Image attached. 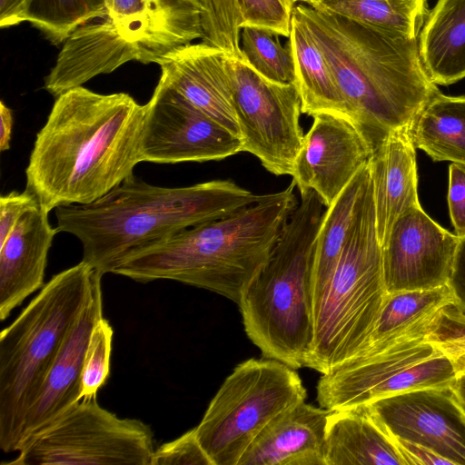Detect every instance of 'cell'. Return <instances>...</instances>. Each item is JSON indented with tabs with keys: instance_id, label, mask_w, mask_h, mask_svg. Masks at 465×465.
Listing matches in <instances>:
<instances>
[{
	"instance_id": "obj_39",
	"label": "cell",
	"mask_w": 465,
	"mask_h": 465,
	"mask_svg": "<svg viewBox=\"0 0 465 465\" xmlns=\"http://www.w3.org/2000/svg\"><path fill=\"white\" fill-rule=\"evenodd\" d=\"M393 440L406 465L450 464L449 460L423 446L397 438H393Z\"/></svg>"
},
{
	"instance_id": "obj_16",
	"label": "cell",
	"mask_w": 465,
	"mask_h": 465,
	"mask_svg": "<svg viewBox=\"0 0 465 465\" xmlns=\"http://www.w3.org/2000/svg\"><path fill=\"white\" fill-rule=\"evenodd\" d=\"M102 277L97 272L84 309L65 337L36 400L26 412L18 449L80 401L85 351L95 323L103 317Z\"/></svg>"
},
{
	"instance_id": "obj_22",
	"label": "cell",
	"mask_w": 465,
	"mask_h": 465,
	"mask_svg": "<svg viewBox=\"0 0 465 465\" xmlns=\"http://www.w3.org/2000/svg\"><path fill=\"white\" fill-rule=\"evenodd\" d=\"M327 465H406L393 438L366 406L331 411L326 425Z\"/></svg>"
},
{
	"instance_id": "obj_2",
	"label": "cell",
	"mask_w": 465,
	"mask_h": 465,
	"mask_svg": "<svg viewBox=\"0 0 465 465\" xmlns=\"http://www.w3.org/2000/svg\"><path fill=\"white\" fill-rule=\"evenodd\" d=\"M294 14L323 54L352 121L373 150L410 127L439 91L421 63L419 42L305 4Z\"/></svg>"
},
{
	"instance_id": "obj_10",
	"label": "cell",
	"mask_w": 465,
	"mask_h": 465,
	"mask_svg": "<svg viewBox=\"0 0 465 465\" xmlns=\"http://www.w3.org/2000/svg\"><path fill=\"white\" fill-rule=\"evenodd\" d=\"M242 152L275 175H292L303 142L302 98L297 84L268 80L244 59L227 56Z\"/></svg>"
},
{
	"instance_id": "obj_43",
	"label": "cell",
	"mask_w": 465,
	"mask_h": 465,
	"mask_svg": "<svg viewBox=\"0 0 465 465\" xmlns=\"http://www.w3.org/2000/svg\"><path fill=\"white\" fill-rule=\"evenodd\" d=\"M292 3L294 5L295 3H301V4H305V5H309L312 0H291Z\"/></svg>"
},
{
	"instance_id": "obj_31",
	"label": "cell",
	"mask_w": 465,
	"mask_h": 465,
	"mask_svg": "<svg viewBox=\"0 0 465 465\" xmlns=\"http://www.w3.org/2000/svg\"><path fill=\"white\" fill-rule=\"evenodd\" d=\"M203 9V43L243 59L240 45L241 15L236 0H200Z\"/></svg>"
},
{
	"instance_id": "obj_3",
	"label": "cell",
	"mask_w": 465,
	"mask_h": 465,
	"mask_svg": "<svg viewBox=\"0 0 465 465\" xmlns=\"http://www.w3.org/2000/svg\"><path fill=\"white\" fill-rule=\"evenodd\" d=\"M262 197L231 180L163 187L132 174L95 202L60 206L54 215L58 231L81 242L82 261L104 275L134 252Z\"/></svg>"
},
{
	"instance_id": "obj_17",
	"label": "cell",
	"mask_w": 465,
	"mask_h": 465,
	"mask_svg": "<svg viewBox=\"0 0 465 465\" xmlns=\"http://www.w3.org/2000/svg\"><path fill=\"white\" fill-rule=\"evenodd\" d=\"M227 56L224 51L205 43L185 45L159 64L160 80L241 138Z\"/></svg>"
},
{
	"instance_id": "obj_19",
	"label": "cell",
	"mask_w": 465,
	"mask_h": 465,
	"mask_svg": "<svg viewBox=\"0 0 465 465\" xmlns=\"http://www.w3.org/2000/svg\"><path fill=\"white\" fill-rule=\"evenodd\" d=\"M330 411L305 401L282 411L259 433L238 465H327Z\"/></svg>"
},
{
	"instance_id": "obj_36",
	"label": "cell",
	"mask_w": 465,
	"mask_h": 465,
	"mask_svg": "<svg viewBox=\"0 0 465 465\" xmlns=\"http://www.w3.org/2000/svg\"><path fill=\"white\" fill-rule=\"evenodd\" d=\"M40 205L36 196L25 189L12 191L0 197V245L7 239L20 218L31 209Z\"/></svg>"
},
{
	"instance_id": "obj_35",
	"label": "cell",
	"mask_w": 465,
	"mask_h": 465,
	"mask_svg": "<svg viewBox=\"0 0 465 465\" xmlns=\"http://www.w3.org/2000/svg\"><path fill=\"white\" fill-rule=\"evenodd\" d=\"M213 465L197 437L196 427L154 450L151 465Z\"/></svg>"
},
{
	"instance_id": "obj_41",
	"label": "cell",
	"mask_w": 465,
	"mask_h": 465,
	"mask_svg": "<svg viewBox=\"0 0 465 465\" xmlns=\"http://www.w3.org/2000/svg\"><path fill=\"white\" fill-rule=\"evenodd\" d=\"M14 124L12 110L3 102L0 103V150L7 151L10 148V141Z\"/></svg>"
},
{
	"instance_id": "obj_27",
	"label": "cell",
	"mask_w": 465,
	"mask_h": 465,
	"mask_svg": "<svg viewBox=\"0 0 465 465\" xmlns=\"http://www.w3.org/2000/svg\"><path fill=\"white\" fill-rule=\"evenodd\" d=\"M307 5L406 39L419 37L429 13L426 0H312Z\"/></svg>"
},
{
	"instance_id": "obj_24",
	"label": "cell",
	"mask_w": 465,
	"mask_h": 465,
	"mask_svg": "<svg viewBox=\"0 0 465 465\" xmlns=\"http://www.w3.org/2000/svg\"><path fill=\"white\" fill-rule=\"evenodd\" d=\"M415 148L433 161L465 167V96L440 90L426 103L409 127Z\"/></svg>"
},
{
	"instance_id": "obj_30",
	"label": "cell",
	"mask_w": 465,
	"mask_h": 465,
	"mask_svg": "<svg viewBox=\"0 0 465 465\" xmlns=\"http://www.w3.org/2000/svg\"><path fill=\"white\" fill-rule=\"evenodd\" d=\"M241 49L245 62L258 74L279 84H297L290 45L283 46L279 34L271 30L241 28Z\"/></svg>"
},
{
	"instance_id": "obj_6",
	"label": "cell",
	"mask_w": 465,
	"mask_h": 465,
	"mask_svg": "<svg viewBox=\"0 0 465 465\" xmlns=\"http://www.w3.org/2000/svg\"><path fill=\"white\" fill-rule=\"evenodd\" d=\"M96 269L81 261L54 275L0 333V449L17 451L27 411L84 309Z\"/></svg>"
},
{
	"instance_id": "obj_38",
	"label": "cell",
	"mask_w": 465,
	"mask_h": 465,
	"mask_svg": "<svg viewBox=\"0 0 465 465\" xmlns=\"http://www.w3.org/2000/svg\"><path fill=\"white\" fill-rule=\"evenodd\" d=\"M447 284L453 294L454 306L465 312V237L460 239Z\"/></svg>"
},
{
	"instance_id": "obj_40",
	"label": "cell",
	"mask_w": 465,
	"mask_h": 465,
	"mask_svg": "<svg viewBox=\"0 0 465 465\" xmlns=\"http://www.w3.org/2000/svg\"><path fill=\"white\" fill-rule=\"evenodd\" d=\"M31 0H0V26L9 27L26 22Z\"/></svg>"
},
{
	"instance_id": "obj_12",
	"label": "cell",
	"mask_w": 465,
	"mask_h": 465,
	"mask_svg": "<svg viewBox=\"0 0 465 465\" xmlns=\"http://www.w3.org/2000/svg\"><path fill=\"white\" fill-rule=\"evenodd\" d=\"M365 406L391 437L465 465V412L451 387L406 391Z\"/></svg>"
},
{
	"instance_id": "obj_21",
	"label": "cell",
	"mask_w": 465,
	"mask_h": 465,
	"mask_svg": "<svg viewBox=\"0 0 465 465\" xmlns=\"http://www.w3.org/2000/svg\"><path fill=\"white\" fill-rule=\"evenodd\" d=\"M415 146L409 127L391 132L369 161L378 238L382 246L396 220L420 206Z\"/></svg>"
},
{
	"instance_id": "obj_42",
	"label": "cell",
	"mask_w": 465,
	"mask_h": 465,
	"mask_svg": "<svg viewBox=\"0 0 465 465\" xmlns=\"http://www.w3.org/2000/svg\"><path fill=\"white\" fill-rule=\"evenodd\" d=\"M451 389L465 412V372L457 375Z\"/></svg>"
},
{
	"instance_id": "obj_33",
	"label": "cell",
	"mask_w": 465,
	"mask_h": 465,
	"mask_svg": "<svg viewBox=\"0 0 465 465\" xmlns=\"http://www.w3.org/2000/svg\"><path fill=\"white\" fill-rule=\"evenodd\" d=\"M429 336L451 361L457 375L465 372V312L454 305L434 319Z\"/></svg>"
},
{
	"instance_id": "obj_15",
	"label": "cell",
	"mask_w": 465,
	"mask_h": 465,
	"mask_svg": "<svg viewBox=\"0 0 465 465\" xmlns=\"http://www.w3.org/2000/svg\"><path fill=\"white\" fill-rule=\"evenodd\" d=\"M105 10L143 64H159L203 36L200 0H105Z\"/></svg>"
},
{
	"instance_id": "obj_8",
	"label": "cell",
	"mask_w": 465,
	"mask_h": 465,
	"mask_svg": "<svg viewBox=\"0 0 465 465\" xmlns=\"http://www.w3.org/2000/svg\"><path fill=\"white\" fill-rule=\"evenodd\" d=\"M306 389L294 369L274 359H249L224 380L196 426L213 465L238 462L277 415L305 401Z\"/></svg>"
},
{
	"instance_id": "obj_13",
	"label": "cell",
	"mask_w": 465,
	"mask_h": 465,
	"mask_svg": "<svg viewBox=\"0 0 465 465\" xmlns=\"http://www.w3.org/2000/svg\"><path fill=\"white\" fill-rule=\"evenodd\" d=\"M460 238L413 207L394 223L381 246L387 293L448 283Z\"/></svg>"
},
{
	"instance_id": "obj_1",
	"label": "cell",
	"mask_w": 465,
	"mask_h": 465,
	"mask_svg": "<svg viewBox=\"0 0 465 465\" xmlns=\"http://www.w3.org/2000/svg\"><path fill=\"white\" fill-rule=\"evenodd\" d=\"M144 115L145 104L125 93L79 86L60 94L36 134L25 189L48 213L104 196L142 163Z\"/></svg>"
},
{
	"instance_id": "obj_28",
	"label": "cell",
	"mask_w": 465,
	"mask_h": 465,
	"mask_svg": "<svg viewBox=\"0 0 465 465\" xmlns=\"http://www.w3.org/2000/svg\"><path fill=\"white\" fill-rule=\"evenodd\" d=\"M450 305H455V300L448 284L387 293L373 330L361 349L399 337Z\"/></svg>"
},
{
	"instance_id": "obj_37",
	"label": "cell",
	"mask_w": 465,
	"mask_h": 465,
	"mask_svg": "<svg viewBox=\"0 0 465 465\" xmlns=\"http://www.w3.org/2000/svg\"><path fill=\"white\" fill-rule=\"evenodd\" d=\"M449 213L455 234L465 237V167L453 163L449 166Z\"/></svg>"
},
{
	"instance_id": "obj_11",
	"label": "cell",
	"mask_w": 465,
	"mask_h": 465,
	"mask_svg": "<svg viewBox=\"0 0 465 465\" xmlns=\"http://www.w3.org/2000/svg\"><path fill=\"white\" fill-rule=\"evenodd\" d=\"M242 152V139L159 79L145 104L142 162L219 161Z\"/></svg>"
},
{
	"instance_id": "obj_20",
	"label": "cell",
	"mask_w": 465,
	"mask_h": 465,
	"mask_svg": "<svg viewBox=\"0 0 465 465\" xmlns=\"http://www.w3.org/2000/svg\"><path fill=\"white\" fill-rule=\"evenodd\" d=\"M129 61H138L136 50L105 16L81 25L67 37L44 88L57 97Z\"/></svg>"
},
{
	"instance_id": "obj_4",
	"label": "cell",
	"mask_w": 465,
	"mask_h": 465,
	"mask_svg": "<svg viewBox=\"0 0 465 465\" xmlns=\"http://www.w3.org/2000/svg\"><path fill=\"white\" fill-rule=\"evenodd\" d=\"M293 180L285 189L223 218L187 228L128 255L113 273L139 282L172 280L218 293L239 305L294 211Z\"/></svg>"
},
{
	"instance_id": "obj_5",
	"label": "cell",
	"mask_w": 465,
	"mask_h": 465,
	"mask_svg": "<svg viewBox=\"0 0 465 465\" xmlns=\"http://www.w3.org/2000/svg\"><path fill=\"white\" fill-rule=\"evenodd\" d=\"M301 198L238 305L262 356L294 370L306 367L313 347L316 239L325 206L312 190Z\"/></svg>"
},
{
	"instance_id": "obj_9",
	"label": "cell",
	"mask_w": 465,
	"mask_h": 465,
	"mask_svg": "<svg viewBox=\"0 0 465 465\" xmlns=\"http://www.w3.org/2000/svg\"><path fill=\"white\" fill-rule=\"evenodd\" d=\"M154 450L149 425L119 418L91 398L73 404L2 464L151 465Z\"/></svg>"
},
{
	"instance_id": "obj_29",
	"label": "cell",
	"mask_w": 465,
	"mask_h": 465,
	"mask_svg": "<svg viewBox=\"0 0 465 465\" xmlns=\"http://www.w3.org/2000/svg\"><path fill=\"white\" fill-rule=\"evenodd\" d=\"M105 16V0H31L26 22L59 45L81 25Z\"/></svg>"
},
{
	"instance_id": "obj_34",
	"label": "cell",
	"mask_w": 465,
	"mask_h": 465,
	"mask_svg": "<svg viewBox=\"0 0 465 465\" xmlns=\"http://www.w3.org/2000/svg\"><path fill=\"white\" fill-rule=\"evenodd\" d=\"M236 1L241 15V28L260 27L289 37L294 6L291 0Z\"/></svg>"
},
{
	"instance_id": "obj_7",
	"label": "cell",
	"mask_w": 465,
	"mask_h": 465,
	"mask_svg": "<svg viewBox=\"0 0 465 465\" xmlns=\"http://www.w3.org/2000/svg\"><path fill=\"white\" fill-rule=\"evenodd\" d=\"M386 295L371 175L335 270L314 303L313 347L306 367L324 374L355 355Z\"/></svg>"
},
{
	"instance_id": "obj_25",
	"label": "cell",
	"mask_w": 465,
	"mask_h": 465,
	"mask_svg": "<svg viewBox=\"0 0 465 465\" xmlns=\"http://www.w3.org/2000/svg\"><path fill=\"white\" fill-rule=\"evenodd\" d=\"M289 45L295 65L302 114L312 117L320 113H333L351 118L323 54L294 14L292 16Z\"/></svg>"
},
{
	"instance_id": "obj_26",
	"label": "cell",
	"mask_w": 465,
	"mask_h": 465,
	"mask_svg": "<svg viewBox=\"0 0 465 465\" xmlns=\"http://www.w3.org/2000/svg\"><path fill=\"white\" fill-rule=\"evenodd\" d=\"M371 175L368 162L322 214L316 239L314 303L335 270Z\"/></svg>"
},
{
	"instance_id": "obj_18",
	"label": "cell",
	"mask_w": 465,
	"mask_h": 465,
	"mask_svg": "<svg viewBox=\"0 0 465 465\" xmlns=\"http://www.w3.org/2000/svg\"><path fill=\"white\" fill-rule=\"evenodd\" d=\"M40 205L26 212L0 245V320L45 285L48 252L59 232Z\"/></svg>"
},
{
	"instance_id": "obj_32",
	"label": "cell",
	"mask_w": 465,
	"mask_h": 465,
	"mask_svg": "<svg viewBox=\"0 0 465 465\" xmlns=\"http://www.w3.org/2000/svg\"><path fill=\"white\" fill-rule=\"evenodd\" d=\"M114 330L109 322L100 318L95 323L85 351L80 400L96 398L98 391L110 376Z\"/></svg>"
},
{
	"instance_id": "obj_23",
	"label": "cell",
	"mask_w": 465,
	"mask_h": 465,
	"mask_svg": "<svg viewBox=\"0 0 465 465\" xmlns=\"http://www.w3.org/2000/svg\"><path fill=\"white\" fill-rule=\"evenodd\" d=\"M418 42L421 63L433 84L449 85L465 78V0H438Z\"/></svg>"
},
{
	"instance_id": "obj_14",
	"label": "cell",
	"mask_w": 465,
	"mask_h": 465,
	"mask_svg": "<svg viewBox=\"0 0 465 465\" xmlns=\"http://www.w3.org/2000/svg\"><path fill=\"white\" fill-rule=\"evenodd\" d=\"M312 118L292 176L300 194L312 190L328 207L370 161L372 148L350 117L320 113Z\"/></svg>"
}]
</instances>
